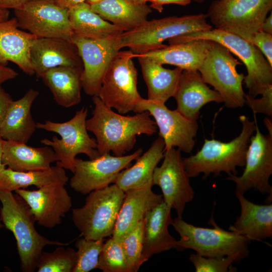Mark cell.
I'll return each instance as SVG.
<instances>
[{"instance_id": "obj_19", "label": "cell", "mask_w": 272, "mask_h": 272, "mask_svg": "<svg viewBox=\"0 0 272 272\" xmlns=\"http://www.w3.org/2000/svg\"><path fill=\"white\" fill-rule=\"evenodd\" d=\"M30 57L37 78H41L48 70L59 66L83 68L76 46L66 39L36 38L30 47Z\"/></svg>"}, {"instance_id": "obj_15", "label": "cell", "mask_w": 272, "mask_h": 272, "mask_svg": "<svg viewBox=\"0 0 272 272\" xmlns=\"http://www.w3.org/2000/svg\"><path fill=\"white\" fill-rule=\"evenodd\" d=\"M144 111L154 118L159 137L164 141L165 151L177 147L181 152H191L198 129L196 120L186 118L176 109H168L164 103L142 98L135 113Z\"/></svg>"}, {"instance_id": "obj_23", "label": "cell", "mask_w": 272, "mask_h": 272, "mask_svg": "<svg viewBox=\"0 0 272 272\" xmlns=\"http://www.w3.org/2000/svg\"><path fill=\"white\" fill-rule=\"evenodd\" d=\"M37 38L19 29L16 18L0 22V64L15 63L25 74H35L30 57V49Z\"/></svg>"}, {"instance_id": "obj_52", "label": "cell", "mask_w": 272, "mask_h": 272, "mask_svg": "<svg viewBox=\"0 0 272 272\" xmlns=\"http://www.w3.org/2000/svg\"><path fill=\"white\" fill-rule=\"evenodd\" d=\"M207 0H191V1H193L195 3H202L203 2H205V1H206Z\"/></svg>"}, {"instance_id": "obj_6", "label": "cell", "mask_w": 272, "mask_h": 272, "mask_svg": "<svg viewBox=\"0 0 272 272\" xmlns=\"http://www.w3.org/2000/svg\"><path fill=\"white\" fill-rule=\"evenodd\" d=\"M88 110L83 107L74 116L63 122L49 120L36 123L37 128L57 133L60 139L53 136L51 140L43 139L40 142L53 150L56 158V165L64 169L74 171L75 161L80 154L87 155L89 159L100 156L96 140L91 138L86 128V121Z\"/></svg>"}, {"instance_id": "obj_49", "label": "cell", "mask_w": 272, "mask_h": 272, "mask_svg": "<svg viewBox=\"0 0 272 272\" xmlns=\"http://www.w3.org/2000/svg\"><path fill=\"white\" fill-rule=\"evenodd\" d=\"M264 125L266 126V128L267 129L269 134L272 135V123L271 119L268 117H265L263 120Z\"/></svg>"}, {"instance_id": "obj_14", "label": "cell", "mask_w": 272, "mask_h": 272, "mask_svg": "<svg viewBox=\"0 0 272 272\" xmlns=\"http://www.w3.org/2000/svg\"><path fill=\"white\" fill-rule=\"evenodd\" d=\"M255 134L250 138L247 148L245 168L241 176L228 175L226 179L236 184V191L244 194L254 189L262 194L272 193L269 183L272 174V135L260 132L256 122Z\"/></svg>"}, {"instance_id": "obj_13", "label": "cell", "mask_w": 272, "mask_h": 272, "mask_svg": "<svg viewBox=\"0 0 272 272\" xmlns=\"http://www.w3.org/2000/svg\"><path fill=\"white\" fill-rule=\"evenodd\" d=\"M142 152L140 148L130 154L121 156L107 153L88 160L76 158L70 185L83 194L107 187L114 183L119 173L129 167Z\"/></svg>"}, {"instance_id": "obj_9", "label": "cell", "mask_w": 272, "mask_h": 272, "mask_svg": "<svg viewBox=\"0 0 272 272\" xmlns=\"http://www.w3.org/2000/svg\"><path fill=\"white\" fill-rule=\"evenodd\" d=\"M271 10L272 0H214L207 15L215 28L249 41Z\"/></svg>"}, {"instance_id": "obj_30", "label": "cell", "mask_w": 272, "mask_h": 272, "mask_svg": "<svg viewBox=\"0 0 272 272\" xmlns=\"http://www.w3.org/2000/svg\"><path fill=\"white\" fill-rule=\"evenodd\" d=\"M83 69L59 66L48 70L41 77L58 105L69 108L81 102Z\"/></svg>"}, {"instance_id": "obj_31", "label": "cell", "mask_w": 272, "mask_h": 272, "mask_svg": "<svg viewBox=\"0 0 272 272\" xmlns=\"http://www.w3.org/2000/svg\"><path fill=\"white\" fill-rule=\"evenodd\" d=\"M136 58L147 87V99L165 103L174 96L183 70L178 67L166 69L162 64L143 56Z\"/></svg>"}, {"instance_id": "obj_50", "label": "cell", "mask_w": 272, "mask_h": 272, "mask_svg": "<svg viewBox=\"0 0 272 272\" xmlns=\"http://www.w3.org/2000/svg\"><path fill=\"white\" fill-rule=\"evenodd\" d=\"M103 0H85V2L90 5L96 4Z\"/></svg>"}, {"instance_id": "obj_12", "label": "cell", "mask_w": 272, "mask_h": 272, "mask_svg": "<svg viewBox=\"0 0 272 272\" xmlns=\"http://www.w3.org/2000/svg\"><path fill=\"white\" fill-rule=\"evenodd\" d=\"M18 27L37 38H58L71 41L74 35L69 9L52 0H30L14 10Z\"/></svg>"}, {"instance_id": "obj_18", "label": "cell", "mask_w": 272, "mask_h": 272, "mask_svg": "<svg viewBox=\"0 0 272 272\" xmlns=\"http://www.w3.org/2000/svg\"><path fill=\"white\" fill-rule=\"evenodd\" d=\"M15 192L27 204L35 221L45 228L59 225L72 207V197L63 185H49L33 190L22 188Z\"/></svg>"}, {"instance_id": "obj_51", "label": "cell", "mask_w": 272, "mask_h": 272, "mask_svg": "<svg viewBox=\"0 0 272 272\" xmlns=\"http://www.w3.org/2000/svg\"><path fill=\"white\" fill-rule=\"evenodd\" d=\"M136 2L139 4H147L148 2H150L151 0H134Z\"/></svg>"}, {"instance_id": "obj_39", "label": "cell", "mask_w": 272, "mask_h": 272, "mask_svg": "<svg viewBox=\"0 0 272 272\" xmlns=\"http://www.w3.org/2000/svg\"><path fill=\"white\" fill-rule=\"evenodd\" d=\"M262 97L256 99L249 94H245V104L254 113H262L272 117V84L265 87L260 92Z\"/></svg>"}, {"instance_id": "obj_40", "label": "cell", "mask_w": 272, "mask_h": 272, "mask_svg": "<svg viewBox=\"0 0 272 272\" xmlns=\"http://www.w3.org/2000/svg\"><path fill=\"white\" fill-rule=\"evenodd\" d=\"M249 42L260 50L272 66V34L260 30L253 35Z\"/></svg>"}, {"instance_id": "obj_22", "label": "cell", "mask_w": 272, "mask_h": 272, "mask_svg": "<svg viewBox=\"0 0 272 272\" xmlns=\"http://www.w3.org/2000/svg\"><path fill=\"white\" fill-rule=\"evenodd\" d=\"M151 187L125 192L112 237L120 242L148 212L163 201L162 194L154 192Z\"/></svg>"}, {"instance_id": "obj_53", "label": "cell", "mask_w": 272, "mask_h": 272, "mask_svg": "<svg viewBox=\"0 0 272 272\" xmlns=\"http://www.w3.org/2000/svg\"><path fill=\"white\" fill-rule=\"evenodd\" d=\"M3 226V225L2 224V223H1V221H0V228H2Z\"/></svg>"}, {"instance_id": "obj_27", "label": "cell", "mask_w": 272, "mask_h": 272, "mask_svg": "<svg viewBox=\"0 0 272 272\" xmlns=\"http://www.w3.org/2000/svg\"><path fill=\"white\" fill-rule=\"evenodd\" d=\"M38 95V91L30 89L20 99L12 101L0 128L2 139L28 143L37 128L31 110Z\"/></svg>"}, {"instance_id": "obj_42", "label": "cell", "mask_w": 272, "mask_h": 272, "mask_svg": "<svg viewBox=\"0 0 272 272\" xmlns=\"http://www.w3.org/2000/svg\"><path fill=\"white\" fill-rule=\"evenodd\" d=\"M150 7L159 13L163 10V6L167 4H175L182 6H186L190 4L191 0H151Z\"/></svg>"}, {"instance_id": "obj_16", "label": "cell", "mask_w": 272, "mask_h": 272, "mask_svg": "<svg viewBox=\"0 0 272 272\" xmlns=\"http://www.w3.org/2000/svg\"><path fill=\"white\" fill-rule=\"evenodd\" d=\"M119 36L94 40L73 35L71 41L76 46L83 62L81 81L86 94L92 97L98 95L107 69L122 48Z\"/></svg>"}, {"instance_id": "obj_4", "label": "cell", "mask_w": 272, "mask_h": 272, "mask_svg": "<svg viewBox=\"0 0 272 272\" xmlns=\"http://www.w3.org/2000/svg\"><path fill=\"white\" fill-rule=\"evenodd\" d=\"M195 39H205L219 43L237 56L247 72L244 83L253 97L272 84V66L260 50L251 42L233 33L217 28L180 35L169 39V45Z\"/></svg>"}, {"instance_id": "obj_41", "label": "cell", "mask_w": 272, "mask_h": 272, "mask_svg": "<svg viewBox=\"0 0 272 272\" xmlns=\"http://www.w3.org/2000/svg\"><path fill=\"white\" fill-rule=\"evenodd\" d=\"M13 100L0 84V128L1 127L8 112L10 106Z\"/></svg>"}, {"instance_id": "obj_26", "label": "cell", "mask_w": 272, "mask_h": 272, "mask_svg": "<svg viewBox=\"0 0 272 272\" xmlns=\"http://www.w3.org/2000/svg\"><path fill=\"white\" fill-rule=\"evenodd\" d=\"M164 152V141L159 136L149 149L135 160L133 165L119 173L114 183L124 192L131 189L152 187L154 170L163 158Z\"/></svg>"}, {"instance_id": "obj_24", "label": "cell", "mask_w": 272, "mask_h": 272, "mask_svg": "<svg viewBox=\"0 0 272 272\" xmlns=\"http://www.w3.org/2000/svg\"><path fill=\"white\" fill-rule=\"evenodd\" d=\"M212 44L213 41L208 40H192L135 55V58L141 56L162 65H173L183 70L198 71Z\"/></svg>"}, {"instance_id": "obj_35", "label": "cell", "mask_w": 272, "mask_h": 272, "mask_svg": "<svg viewBox=\"0 0 272 272\" xmlns=\"http://www.w3.org/2000/svg\"><path fill=\"white\" fill-rule=\"evenodd\" d=\"M104 239L92 240L83 237L77 239L76 259L73 272H89L97 268Z\"/></svg>"}, {"instance_id": "obj_8", "label": "cell", "mask_w": 272, "mask_h": 272, "mask_svg": "<svg viewBox=\"0 0 272 272\" xmlns=\"http://www.w3.org/2000/svg\"><path fill=\"white\" fill-rule=\"evenodd\" d=\"M203 13L171 16L147 21L129 31L123 32L119 36L122 48L127 47L135 55L164 47L163 42L187 33L212 28Z\"/></svg>"}, {"instance_id": "obj_3", "label": "cell", "mask_w": 272, "mask_h": 272, "mask_svg": "<svg viewBox=\"0 0 272 272\" xmlns=\"http://www.w3.org/2000/svg\"><path fill=\"white\" fill-rule=\"evenodd\" d=\"M0 221L16 239L22 271L33 272L36 269L39 257L46 246L69 244L49 240L40 234L28 206L16 193L0 190Z\"/></svg>"}, {"instance_id": "obj_37", "label": "cell", "mask_w": 272, "mask_h": 272, "mask_svg": "<svg viewBox=\"0 0 272 272\" xmlns=\"http://www.w3.org/2000/svg\"><path fill=\"white\" fill-rule=\"evenodd\" d=\"M143 220L139 222L120 242L131 272L138 271L143 264L142 260Z\"/></svg>"}, {"instance_id": "obj_25", "label": "cell", "mask_w": 272, "mask_h": 272, "mask_svg": "<svg viewBox=\"0 0 272 272\" xmlns=\"http://www.w3.org/2000/svg\"><path fill=\"white\" fill-rule=\"evenodd\" d=\"M241 208L240 215L229 230L251 240L262 241L272 237V205H257L235 190Z\"/></svg>"}, {"instance_id": "obj_43", "label": "cell", "mask_w": 272, "mask_h": 272, "mask_svg": "<svg viewBox=\"0 0 272 272\" xmlns=\"http://www.w3.org/2000/svg\"><path fill=\"white\" fill-rule=\"evenodd\" d=\"M18 75L13 69L0 64V84L15 78Z\"/></svg>"}, {"instance_id": "obj_46", "label": "cell", "mask_w": 272, "mask_h": 272, "mask_svg": "<svg viewBox=\"0 0 272 272\" xmlns=\"http://www.w3.org/2000/svg\"><path fill=\"white\" fill-rule=\"evenodd\" d=\"M260 30L262 31L272 34V13L270 12V15L266 17L262 24Z\"/></svg>"}, {"instance_id": "obj_11", "label": "cell", "mask_w": 272, "mask_h": 272, "mask_svg": "<svg viewBox=\"0 0 272 272\" xmlns=\"http://www.w3.org/2000/svg\"><path fill=\"white\" fill-rule=\"evenodd\" d=\"M130 50H120L112 60L103 79L98 96L107 106L124 114L135 112L142 97L138 85V71Z\"/></svg>"}, {"instance_id": "obj_7", "label": "cell", "mask_w": 272, "mask_h": 272, "mask_svg": "<svg viewBox=\"0 0 272 272\" xmlns=\"http://www.w3.org/2000/svg\"><path fill=\"white\" fill-rule=\"evenodd\" d=\"M124 196L114 183L89 193L85 204L72 213L80 237L97 240L112 236Z\"/></svg>"}, {"instance_id": "obj_47", "label": "cell", "mask_w": 272, "mask_h": 272, "mask_svg": "<svg viewBox=\"0 0 272 272\" xmlns=\"http://www.w3.org/2000/svg\"><path fill=\"white\" fill-rule=\"evenodd\" d=\"M4 142L5 140L0 137V172L6 168V166L2 163Z\"/></svg>"}, {"instance_id": "obj_48", "label": "cell", "mask_w": 272, "mask_h": 272, "mask_svg": "<svg viewBox=\"0 0 272 272\" xmlns=\"http://www.w3.org/2000/svg\"><path fill=\"white\" fill-rule=\"evenodd\" d=\"M9 12L8 10L0 8V22L9 19Z\"/></svg>"}, {"instance_id": "obj_5", "label": "cell", "mask_w": 272, "mask_h": 272, "mask_svg": "<svg viewBox=\"0 0 272 272\" xmlns=\"http://www.w3.org/2000/svg\"><path fill=\"white\" fill-rule=\"evenodd\" d=\"M209 224L213 228L196 226L178 217L174 219L172 225L180 236L176 241V249H192L207 257L235 256L239 261L248 256L250 241L248 238L221 228L213 217Z\"/></svg>"}, {"instance_id": "obj_36", "label": "cell", "mask_w": 272, "mask_h": 272, "mask_svg": "<svg viewBox=\"0 0 272 272\" xmlns=\"http://www.w3.org/2000/svg\"><path fill=\"white\" fill-rule=\"evenodd\" d=\"M97 268L103 272H131L120 242L112 237L104 242Z\"/></svg>"}, {"instance_id": "obj_33", "label": "cell", "mask_w": 272, "mask_h": 272, "mask_svg": "<svg viewBox=\"0 0 272 272\" xmlns=\"http://www.w3.org/2000/svg\"><path fill=\"white\" fill-rule=\"evenodd\" d=\"M69 181L65 169L58 166L40 170L18 171L9 168L0 172V190L15 191L30 186L37 188L52 185H65Z\"/></svg>"}, {"instance_id": "obj_2", "label": "cell", "mask_w": 272, "mask_h": 272, "mask_svg": "<svg viewBox=\"0 0 272 272\" xmlns=\"http://www.w3.org/2000/svg\"><path fill=\"white\" fill-rule=\"evenodd\" d=\"M242 124L240 134L229 142L215 139H205L201 149L195 154L182 158L186 172L189 178L203 174L206 178L210 174L221 175L222 172L228 175H236L237 167L244 166L247 148L251 137L255 130L256 119L250 121L244 115L239 116Z\"/></svg>"}, {"instance_id": "obj_38", "label": "cell", "mask_w": 272, "mask_h": 272, "mask_svg": "<svg viewBox=\"0 0 272 272\" xmlns=\"http://www.w3.org/2000/svg\"><path fill=\"white\" fill-rule=\"evenodd\" d=\"M189 260L193 265L196 272L234 271L232 263L239 261L235 256L207 257L196 252L191 253Z\"/></svg>"}, {"instance_id": "obj_17", "label": "cell", "mask_w": 272, "mask_h": 272, "mask_svg": "<svg viewBox=\"0 0 272 272\" xmlns=\"http://www.w3.org/2000/svg\"><path fill=\"white\" fill-rule=\"evenodd\" d=\"M161 165L157 166L153 176V184L160 187L163 201L182 218L186 205L194 196L184 168L181 151L172 148L165 151Z\"/></svg>"}, {"instance_id": "obj_45", "label": "cell", "mask_w": 272, "mask_h": 272, "mask_svg": "<svg viewBox=\"0 0 272 272\" xmlns=\"http://www.w3.org/2000/svg\"><path fill=\"white\" fill-rule=\"evenodd\" d=\"M58 6L66 9H69L81 3L85 2V0H52Z\"/></svg>"}, {"instance_id": "obj_29", "label": "cell", "mask_w": 272, "mask_h": 272, "mask_svg": "<svg viewBox=\"0 0 272 272\" xmlns=\"http://www.w3.org/2000/svg\"><path fill=\"white\" fill-rule=\"evenodd\" d=\"M93 11L124 32L129 31L148 21L152 12L147 4L134 0H103L90 5Z\"/></svg>"}, {"instance_id": "obj_1", "label": "cell", "mask_w": 272, "mask_h": 272, "mask_svg": "<svg viewBox=\"0 0 272 272\" xmlns=\"http://www.w3.org/2000/svg\"><path fill=\"white\" fill-rule=\"evenodd\" d=\"M92 101V116L86 125L96 138L100 155L112 152L114 156H123L133 148L137 136H150L157 131L156 123L147 111L125 116L113 111L98 96H93Z\"/></svg>"}, {"instance_id": "obj_28", "label": "cell", "mask_w": 272, "mask_h": 272, "mask_svg": "<svg viewBox=\"0 0 272 272\" xmlns=\"http://www.w3.org/2000/svg\"><path fill=\"white\" fill-rule=\"evenodd\" d=\"M56 161V155L49 146L33 147L21 142L5 140L2 163L13 170H44Z\"/></svg>"}, {"instance_id": "obj_10", "label": "cell", "mask_w": 272, "mask_h": 272, "mask_svg": "<svg viewBox=\"0 0 272 272\" xmlns=\"http://www.w3.org/2000/svg\"><path fill=\"white\" fill-rule=\"evenodd\" d=\"M241 64L225 47L213 41L198 70L203 81L219 93L227 108L242 107L245 104L242 87L245 76L236 70Z\"/></svg>"}, {"instance_id": "obj_21", "label": "cell", "mask_w": 272, "mask_h": 272, "mask_svg": "<svg viewBox=\"0 0 272 272\" xmlns=\"http://www.w3.org/2000/svg\"><path fill=\"white\" fill-rule=\"evenodd\" d=\"M171 209L164 201L147 213L143 220L142 260L153 255L176 248V240L169 232L172 224Z\"/></svg>"}, {"instance_id": "obj_34", "label": "cell", "mask_w": 272, "mask_h": 272, "mask_svg": "<svg viewBox=\"0 0 272 272\" xmlns=\"http://www.w3.org/2000/svg\"><path fill=\"white\" fill-rule=\"evenodd\" d=\"M76 259L72 248L59 246L51 252L43 251L36 265L38 272H73Z\"/></svg>"}, {"instance_id": "obj_32", "label": "cell", "mask_w": 272, "mask_h": 272, "mask_svg": "<svg viewBox=\"0 0 272 272\" xmlns=\"http://www.w3.org/2000/svg\"><path fill=\"white\" fill-rule=\"evenodd\" d=\"M69 19L74 34L87 39H111L124 32L93 11L85 2L69 9Z\"/></svg>"}, {"instance_id": "obj_20", "label": "cell", "mask_w": 272, "mask_h": 272, "mask_svg": "<svg viewBox=\"0 0 272 272\" xmlns=\"http://www.w3.org/2000/svg\"><path fill=\"white\" fill-rule=\"evenodd\" d=\"M173 97L176 110L191 120L197 121L200 109L207 103L223 102L219 93L207 86L198 71H182Z\"/></svg>"}, {"instance_id": "obj_44", "label": "cell", "mask_w": 272, "mask_h": 272, "mask_svg": "<svg viewBox=\"0 0 272 272\" xmlns=\"http://www.w3.org/2000/svg\"><path fill=\"white\" fill-rule=\"evenodd\" d=\"M30 0H0V8L14 10L20 9Z\"/></svg>"}]
</instances>
